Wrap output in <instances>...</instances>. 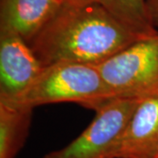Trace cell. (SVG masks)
I'll return each mask as SVG.
<instances>
[{"label":"cell","instance_id":"cell-1","mask_svg":"<svg viewBox=\"0 0 158 158\" xmlns=\"http://www.w3.org/2000/svg\"><path fill=\"white\" fill-rule=\"evenodd\" d=\"M139 39L101 4L63 3L28 45L44 67L59 62L98 65Z\"/></svg>","mask_w":158,"mask_h":158},{"label":"cell","instance_id":"cell-2","mask_svg":"<svg viewBox=\"0 0 158 158\" xmlns=\"http://www.w3.org/2000/svg\"><path fill=\"white\" fill-rule=\"evenodd\" d=\"M116 98L96 65L59 62L45 66L19 95L0 98V101L33 109L49 104L73 102L96 111Z\"/></svg>","mask_w":158,"mask_h":158},{"label":"cell","instance_id":"cell-3","mask_svg":"<svg viewBox=\"0 0 158 158\" xmlns=\"http://www.w3.org/2000/svg\"><path fill=\"white\" fill-rule=\"evenodd\" d=\"M96 66L117 98L157 93L158 34L137 40Z\"/></svg>","mask_w":158,"mask_h":158},{"label":"cell","instance_id":"cell-4","mask_svg":"<svg viewBox=\"0 0 158 158\" xmlns=\"http://www.w3.org/2000/svg\"><path fill=\"white\" fill-rule=\"evenodd\" d=\"M142 98H116L96 110L85 131L42 158H113L114 148Z\"/></svg>","mask_w":158,"mask_h":158},{"label":"cell","instance_id":"cell-5","mask_svg":"<svg viewBox=\"0 0 158 158\" xmlns=\"http://www.w3.org/2000/svg\"><path fill=\"white\" fill-rule=\"evenodd\" d=\"M43 68L25 40L13 32L0 30V98L21 93Z\"/></svg>","mask_w":158,"mask_h":158},{"label":"cell","instance_id":"cell-6","mask_svg":"<svg viewBox=\"0 0 158 158\" xmlns=\"http://www.w3.org/2000/svg\"><path fill=\"white\" fill-rule=\"evenodd\" d=\"M158 148V92L143 97L118 139L113 158H152Z\"/></svg>","mask_w":158,"mask_h":158},{"label":"cell","instance_id":"cell-7","mask_svg":"<svg viewBox=\"0 0 158 158\" xmlns=\"http://www.w3.org/2000/svg\"><path fill=\"white\" fill-rule=\"evenodd\" d=\"M63 3V0H0V30L13 32L29 43Z\"/></svg>","mask_w":158,"mask_h":158},{"label":"cell","instance_id":"cell-8","mask_svg":"<svg viewBox=\"0 0 158 158\" xmlns=\"http://www.w3.org/2000/svg\"><path fill=\"white\" fill-rule=\"evenodd\" d=\"M34 109L0 101V158H15L26 143Z\"/></svg>","mask_w":158,"mask_h":158},{"label":"cell","instance_id":"cell-9","mask_svg":"<svg viewBox=\"0 0 158 158\" xmlns=\"http://www.w3.org/2000/svg\"><path fill=\"white\" fill-rule=\"evenodd\" d=\"M103 6L137 36L145 38L158 34L148 15L146 0H106Z\"/></svg>","mask_w":158,"mask_h":158},{"label":"cell","instance_id":"cell-10","mask_svg":"<svg viewBox=\"0 0 158 158\" xmlns=\"http://www.w3.org/2000/svg\"><path fill=\"white\" fill-rule=\"evenodd\" d=\"M148 12L154 27H158V0H146Z\"/></svg>","mask_w":158,"mask_h":158},{"label":"cell","instance_id":"cell-11","mask_svg":"<svg viewBox=\"0 0 158 158\" xmlns=\"http://www.w3.org/2000/svg\"><path fill=\"white\" fill-rule=\"evenodd\" d=\"M106 0H63L64 3L75 4V5H84V4H101L104 5Z\"/></svg>","mask_w":158,"mask_h":158},{"label":"cell","instance_id":"cell-12","mask_svg":"<svg viewBox=\"0 0 158 158\" xmlns=\"http://www.w3.org/2000/svg\"><path fill=\"white\" fill-rule=\"evenodd\" d=\"M152 158H158V148H156V152L154 154V156H153Z\"/></svg>","mask_w":158,"mask_h":158}]
</instances>
